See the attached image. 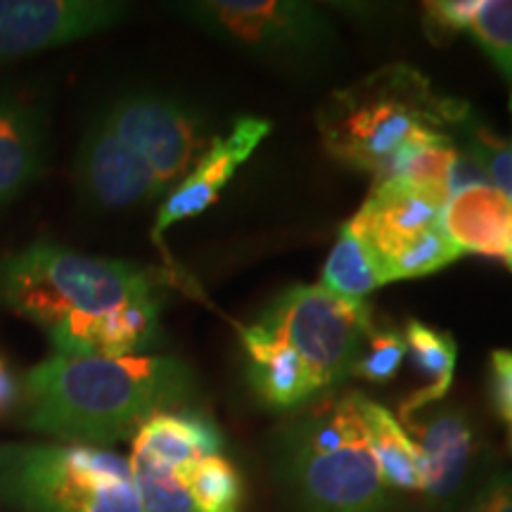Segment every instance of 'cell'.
Listing matches in <instances>:
<instances>
[{
	"label": "cell",
	"instance_id": "cell-19",
	"mask_svg": "<svg viewBox=\"0 0 512 512\" xmlns=\"http://www.w3.org/2000/svg\"><path fill=\"white\" fill-rule=\"evenodd\" d=\"M320 285L349 304H366L368 294L382 285L368 249L349 223L339 228V238L325 261Z\"/></svg>",
	"mask_w": 512,
	"mask_h": 512
},
{
	"label": "cell",
	"instance_id": "cell-10",
	"mask_svg": "<svg viewBox=\"0 0 512 512\" xmlns=\"http://www.w3.org/2000/svg\"><path fill=\"white\" fill-rule=\"evenodd\" d=\"M126 15L114 0H0V62L100 34Z\"/></svg>",
	"mask_w": 512,
	"mask_h": 512
},
{
	"label": "cell",
	"instance_id": "cell-22",
	"mask_svg": "<svg viewBox=\"0 0 512 512\" xmlns=\"http://www.w3.org/2000/svg\"><path fill=\"white\" fill-rule=\"evenodd\" d=\"M366 339H368V349L361 347V354H358L351 373L366 377L370 382L392 380L396 370L401 366L403 356L408 354L403 332L377 330L375 325H370L366 330Z\"/></svg>",
	"mask_w": 512,
	"mask_h": 512
},
{
	"label": "cell",
	"instance_id": "cell-24",
	"mask_svg": "<svg viewBox=\"0 0 512 512\" xmlns=\"http://www.w3.org/2000/svg\"><path fill=\"white\" fill-rule=\"evenodd\" d=\"M491 396L496 411L505 420L512 418V351L491 354Z\"/></svg>",
	"mask_w": 512,
	"mask_h": 512
},
{
	"label": "cell",
	"instance_id": "cell-13",
	"mask_svg": "<svg viewBox=\"0 0 512 512\" xmlns=\"http://www.w3.org/2000/svg\"><path fill=\"white\" fill-rule=\"evenodd\" d=\"M48 162L43 102L19 91L0 93V209L24 195Z\"/></svg>",
	"mask_w": 512,
	"mask_h": 512
},
{
	"label": "cell",
	"instance_id": "cell-26",
	"mask_svg": "<svg viewBox=\"0 0 512 512\" xmlns=\"http://www.w3.org/2000/svg\"><path fill=\"white\" fill-rule=\"evenodd\" d=\"M19 399H22V384H19L8 363L0 358V418L8 415Z\"/></svg>",
	"mask_w": 512,
	"mask_h": 512
},
{
	"label": "cell",
	"instance_id": "cell-28",
	"mask_svg": "<svg viewBox=\"0 0 512 512\" xmlns=\"http://www.w3.org/2000/svg\"><path fill=\"white\" fill-rule=\"evenodd\" d=\"M510 112H512V95H510Z\"/></svg>",
	"mask_w": 512,
	"mask_h": 512
},
{
	"label": "cell",
	"instance_id": "cell-21",
	"mask_svg": "<svg viewBox=\"0 0 512 512\" xmlns=\"http://www.w3.org/2000/svg\"><path fill=\"white\" fill-rule=\"evenodd\" d=\"M467 31L512 86V0H482Z\"/></svg>",
	"mask_w": 512,
	"mask_h": 512
},
{
	"label": "cell",
	"instance_id": "cell-17",
	"mask_svg": "<svg viewBox=\"0 0 512 512\" xmlns=\"http://www.w3.org/2000/svg\"><path fill=\"white\" fill-rule=\"evenodd\" d=\"M363 422L384 484L401 491H425V463L406 427L380 403L363 396Z\"/></svg>",
	"mask_w": 512,
	"mask_h": 512
},
{
	"label": "cell",
	"instance_id": "cell-23",
	"mask_svg": "<svg viewBox=\"0 0 512 512\" xmlns=\"http://www.w3.org/2000/svg\"><path fill=\"white\" fill-rule=\"evenodd\" d=\"M482 0H434L425 3V29L434 41L467 31Z\"/></svg>",
	"mask_w": 512,
	"mask_h": 512
},
{
	"label": "cell",
	"instance_id": "cell-25",
	"mask_svg": "<svg viewBox=\"0 0 512 512\" xmlns=\"http://www.w3.org/2000/svg\"><path fill=\"white\" fill-rule=\"evenodd\" d=\"M479 512H512V477L498 479L486 489Z\"/></svg>",
	"mask_w": 512,
	"mask_h": 512
},
{
	"label": "cell",
	"instance_id": "cell-7",
	"mask_svg": "<svg viewBox=\"0 0 512 512\" xmlns=\"http://www.w3.org/2000/svg\"><path fill=\"white\" fill-rule=\"evenodd\" d=\"M444 202L406 178L375 181L349 226L368 249L382 285L422 278L463 256L441 223Z\"/></svg>",
	"mask_w": 512,
	"mask_h": 512
},
{
	"label": "cell",
	"instance_id": "cell-5",
	"mask_svg": "<svg viewBox=\"0 0 512 512\" xmlns=\"http://www.w3.org/2000/svg\"><path fill=\"white\" fill-rule=\"evenodd\" d=\"M361 403L356 392L330 396L285 432L280 467L304 512H382L387 505Z\"/></svg>",
	"mask_w": 512,
	"mask_h": 512
},
{
	"label": "cell",
	"instance_id": "cell-8",
	"mask_svg": "<svg viewBox=\"0 0 512 512\" xmlns=\"http://www.w3.org/2000/svg\"><path fill=\"white\" fill-rule=\"evenodd\" d=\"M174 10L228 46L290 69L325 60L337 41L330 19L297 0H197Z\"/></svg>",
	"mask_w": 512,
	"mask_h": 512
},
{
	"label": "cell",
	"instance_id": "cell-18",
	"mask_svg": "<svg viewBox=\"0 0 512 512\" xmlns=\"http://www.w3.org/2000/svg\"><path fill=\"white\" fill-rule=\"evenodd\" d=\"M403 337H406L408 354L413 356L415 368L425 373L427 380H430L425 389L415 392L401 406V415H411L444 399L453 382L458 347L456 339L448 335V332L434 330L430 325L420 323V320H408Z\"/></svg>",
	"mask_w": 512,
	"mask_h": 512
},
{
	"label": "cell",
	"instance_id": "cell-12",
	"mask_svg": "<svg viewBox=\"0 0 512 512\" xmlns=\"http://www.w3.org/2000/svg\"><path fill=\"white\" fill-rule=\"evenodd\" d=\"M268 133H271V121L242 117L235 121L228 136L211 140L197 164L190 169V174L164 197L162 209L157 214L155 235H162L176 223L195 219L209 204L219 200L221 190L238 174L240 166L252 157V152Z\"/></svg>",
	"mask_w": 512,
	"mask_h": 512
},
{
	"label": "cell",
	"instance_id": "cell-1",
	"mask_svg": "<svg viewBox=\"0 0 512 512\" xmlns=\"http://www.w3.org/2000/svg\"><path fill=\"white\" fill-rule=\"evenodd\" d=\"M0 306L38 325L62 356H136L159 339L150 271L48 240L0 256Z\"/></svg>",
	"mask_w": 512,
	"mask_h": 512
},
{
	"label": "cell",
	"instance_id": "cell-9",
	"mask_svg": "<svg viewBox=\"0 0 512 512\" xmlns=\"http://www.w3.org/2000/svg\"><path fill=\"white\" fill-rule=\"evenodd\" d=\"M100 114L112 131L150 164L169 192L190 174L209 147L202 114L174 95L124 93Z\"/></svg>",
	"mask_w": 512,
	"mask_h": 512
},
{
	"label": "cell",
	"instance_id": "cell-15",
	"mask_svg": "<svg viewBox=\"0 0 512 512\" xmlns=\"http://www.w3.org/2000/svg\"><path fill=\"white\" fill-rule=\"evenodd\" d=\"M441 223L463 254L503 261L512 256V202L494 185H475L448 197Z\"/></svg>",
	"mask_w": 512,
	"mask_h": 512
},
{
	"label": "cell",
	"instance_id": "cell-14",
	"mask_svg": "<svg viewBox=\"0 0 512 512\" xmlns=\"http://www.w3.org/2000/svg\"><path fill=\"white\" fill-rule=\"evenodd\" d=\"M425 463V494L434 501L451 498L463 486L475 458V432L456 408H422L401 415Z\"/></svg>",
	"mask_w": 512,
	"mask_h": 512
},
{
	"label": "cell",
	"instance_id": "cell-2",
	"mask_svg": "<svg viewBox=\"0 0 512 512\" xmlns=\"http://www.w3.org/2000/svg\"><path fill=\"white\" fill-rule=\"evenodd\" d=\"M24 425L67 444L121 441L155 413L188 401L195 375L176 356L53 354L24 375Z\"/></svg>",
	"mask_w": 512,
	"mask_h": 512
},
{
	"label": "cell",
	"instance_id": "cell-20",
	"mask_svg": "<svg viewBox=\"0 0 512 512\" xmlns=\"http://www.w3.org/2000/svg\"><path fill=\"white\" fill-rule=\"evenodd\" d=\"M183 482L197 512H242V477L221 453L185 467Z\"/></svg>",
	"mask_w": 512,
	"mask_h": 512
},
{
	"label": "cell",
	"instance_id": "cell-11",
	"mask_svg": "<svg viewBox=\"0 0 512 512\" xmlns=\"http://www.w3.org/2000/svg\"><path fill=\"white\" fill-rule=\"evenodd\" d=\"M74 176L83 200L98 209H126L169 195L150 164L112 131L100 112L83 131Z\"/></svg>",
	"mask_w": 512,
	"mask_h": 512
},
{
	"label": "cell",
	"instance_id": "cell-6",
	"mask_svg": "<svg viewBox=\"0 0 512 512\" xmlns=\"http://www.w3.org/2000/svg\"><path fill=\"white\" fill-rule=\"evenodd\" d=\"M0 503L17 512H143L128 458L83 444L0 446Z\"/></svg>",
	"mask_w": 512,
	"mask_h": 512
},
{
	"label": "cell",
	"instance_id": "cell-16",
	"mask_svg": "<svg viewBox=\"0 0 512 512\" xmlns=\"http://www.w3.org/2000/svg\"><path fill=\"white\" fill-rule=\"evenodd\" d=\"M223 448L219 427L192 411H162L147 418L133 434L131 458L171 470H183L216 456Z\"/></svg>",
	"mask_w": 512,
	"mask_h": 512
},
{
	"label": "cell",
	"instance_id": "cell-3",
	"mask_svg": "<svg viewBox=\"0 0 512 512\" xmlns=\"http://www.w3.org/2000/svg\"><path fill=\"white\" fill-rule=\"evenodd\" d=\"M366 304H349L323 285H294L242 328L249 382L275 411H294L335 387L354 368L370 328Z\"/></svg>",
	"mask_w": 512,
	"mask_h": 512
},
{
	"label": "cell",
	"instance_id": "cell-27",
	"mask_svg": "<svg viewBox=\"0 0 512 512\" xmlns=\"http://www.w3.org/2000/svg\"><path fill=\"white\" fill-rule=\"evenodd\" d=\"M505 264H508V268L512 271V256H510V259H505Z\"/></svg>",
	"mask_w": 512,
	"mask_h": 512
},
{
	"label": "cell",
	"instance_id": "cell-4",
	"mask_svg": "<svg viewBox=\"0 0 512 512\" xmlns=\"http://www.w3.org/2000/svg\"><path fill=\"white\" fill-rule=\"evenodd\" d=\"M467 114L465 102L439 98L418 69L389 64L332 93L318 110V131L332 157L387 181L422 147L451 136Z\"/></svg>",
	"mask_w": 512,
	"mask_h": 512
}]
</instances>
